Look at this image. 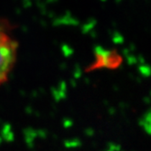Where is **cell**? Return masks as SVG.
I'll list each match as a JSON object with an SVG mask.
<instances>
[{
	"label": "cell",
	"instance_id": "cell-1",
	"mask_svg": "<svg viewBox=\"0 0 151 151\" xmlns=\"http://www.w3.org/2000/svg\"><path fill=\"white\" fill-rule=\"evenodd\" d=\"M17 45L8 33L7 27L0 23V85L8 80L17 60Z\"/></svg>",
	"mask_w": 151,
	"mask_h": 151
}]
</instances>
